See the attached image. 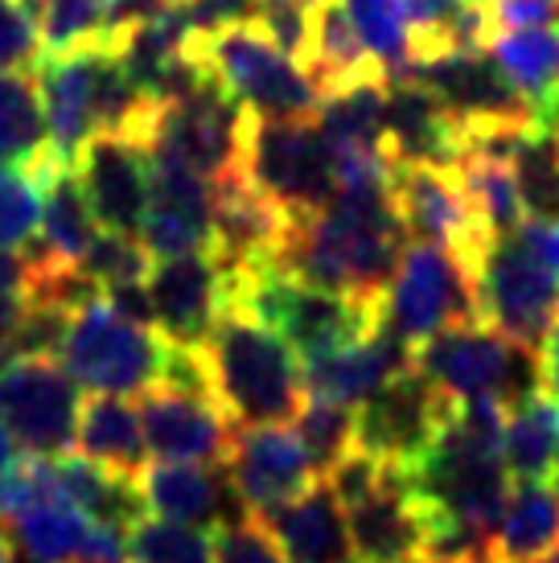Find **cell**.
I'll return each instance as SVG.
<instances>
[{
	"mask_svg": "<svg viewBox=\"0 0 559 563\" xmlns=\"http://www.w3.org/2000/svg\"><path fill=\"white\" fill-rule=\"evenodd\" d=\"M206 387L234 428L288 423L305 404V366L276 329L243 309H227L198 350Z\"/></svg>",
	"mask_w": 559,
	"mask_h": 563,
	"instance_id": "6da1fadb",
	"label": "cell"
},
{
	"mask_svg": "<svg viewBox=\"0 0 559 563\" xmlns=\"http://www.w3.org/2000/svg\"><path fill=\"white\" fill-rule=\"evenodd\" d=\"M186 54L255 120H317L321 111V91L309 70L288 58L255 21L189 33Z\"/></svg>",
	"mask_w": 559,
	"mask_h": 563,
	"instance_id": "7a4b0ae2",
	"label": "cell"
},
{
	"mask_svg": "<svg viewBox=\"0 0 559 563\" xmlns=\"http://www.w3.org/2000/svg\"><path fill=\"white\" fill-rule=\"evenodd\" d=\"M63 371L78 391L95 395H140L169 375L173 345L156 325H140L120 309H111L103 292L83 300L58 345Z\"/></svg>",
	"mask_w": 559,
	"mask_h": 563,
	"instance_id": "3957f363",
	"label": "cell"
},
{
	"mask_svg": "<svg viewBox=\"0 0 559 563\" xmlns=\"http://www.w3.org/2000/svg\"><path fill=\"white\" fill-rule=\"evenodd\" d=\"M412 366L432 378L449 399L494 395L502 404H523L544 391L539 383V350L502 338L490 325H457L428 338L412 350Z\"/></svg>",
	"mask_w": 559,
	"mask_h": 563,
	"instance_id": "277c9868",
	"label": "cell"
},
{
	"mask_svg": "<svg viewBox=\"0 0 559 563\" xmlns=\"http://www.w3.org/2000/svg\"><path fill=\"white\" fill-rule=\"evenodd\" d=\"M239 169L288 219L326 210L333 198V157L313 120H255L248 111Z\"/></svg>",
	"mask_w": 559,
	"mask_h": 563,
	"instance_id": "5b68a950",
	"label": "cell"
},
{
	"mask_svg": "<svg viewBox=\"0 0 559 563\" xmlns=\"http://www.w3.org/2000/svg\"><path fill=\"white\" fill-rule=\"evenodd\" d=\"M457 325H482L473 276L436 243L407 239L383 292V329L407 350Z\"/></svg>",
	"mask_w": 559,
	"mask_h": 563,
	"instance_id": "8992f818",
	"label": "cell"
},
{
	"mask_svg": "<svg viewBox=\"0 0 559 563\" xmlns=\"http://www.w3.org/2000/svg\"><path fill=\"white\" fill-rule=\"evenodd\" d=\"M391 202H395L407 239L452 251V260L465 267L469 276L478 272L482 255L497 239L469 206L465 186L452 165L391 161Z\"/></svg>",
	"mask_w": 559,
	"mask_h": 563,
	"instance_id": "52a82bcc",
	"label": "cell"
},
{
	"mask_svg": "<svg viewBox=\"0 0 559 563\" xmlns=\"http://www.w3.org/2000/svg\"><path fill=\"white\" fill-rule=\"evenodd\" d=\"M478 317L502 338L539 350L559 317V272L539 264L518 239L497 235L473 272Z\"/></svg>",
	"mask_w": 559,
	"mask_h": 563,
	"instance_id": "ba28073f",
	"label": "cell"
},
{
	"mask_svg": "<svg viewBox=\"0 0 559 563\" xmlns=\"http://www.w3.org/2000/svg\"><path fill=\"white\" fill-rule=\"evenodd\" d=\"M78 383L54 354H9L0 362V420L30 456H63L75 449Z\"/></svg>",
	"mask_w": 559,
	"mask_h": 563,
	"instance_id": "9c48e42d",
	"label": "cell"
},
{
	"mask_svg": "<svg viewBox=\"0 0 559 563\" xmlns=\"http://www.w3.org/2000/svg\"><path fill=\"white\" fill-rule=\"evenodd\" d=\"M452 407H457V399H449L432 378H424L407 362L404 371L391 375L366 404L354 407V444L362 453L407 470L440 437Z\"/></svg>",
	"mask_w": 559,
	"mask_h": 563,
	"instance_id": "30bf717a",
	"label": "cell"
},
{
	"mask_svg": "<svg viewBox=\"0 0 559 563\" xmlns=\"http://www.w3.org/2000/svg\"><path fill=\"white\" fill-rule=\"evenodd\" d=\"M243 124H248V111L202 70L186 95H177L161 108L149 148H165L198 177L218 181L239 169Z\"/></svg>",
	"mask_w": 559,
	"mask_h": 563,
	"instance_id": "8fae6325",
	"label": "cell"
},
{
	"mask_svg": "<svg viewBox=\"0 0 559 563\" xmlns=\"http://www.w3.org/2000/svg\"><path fill=\"white\" fill-rule=\"evenodd\" d=\"M144 288H149L156 333L173 350H202L218 317L231 309V267L215 251L156 260Z\"/></svg>",
	"mask_w": 559,
	"mask_h": 563,
	"instance_id": "7c38bea8",
	"label": "cell"
},
{
	"mask_svg": "<svg viewBox=\"0 0 559 563\" xmlns=\"http://www.w3.org/2000/svg\"><path fill=\"white\" fill-rule=\"evenodd\" d=\"M140 428L161 465H227L234 423L198 387L161 378L140 391Z\"/></svg>",
	"mask_w": 559,
	"mask_h": 563,
	"instance_id": "4fadbf2b",
	"label": "cell"
},
{
	"mask_svg": "<svg viewBox=\"0 0 559 563\" xmlns=\"http://www.w3.org/2000/svg\"><path fill=\"white\" fill-rule=\"evenodd\" d=\"M140 243L153 260L215 251V194L210 181L165 148H149V210Z\"/></svg>",
	"mask_w": 559,
	"mask_h": 563,
	"instance_id": "5bb4252c",
	"label": "cell"
},
{
	"mask_svg": "<svg viewBox=\"0 0 559 563\" xmlns=\"http://www.w3.org/2000/svg\"><path fill=\"white\" fill-rule=\"evenodd\" d=\"M227 473H231L234 494L248 506V515H264L280 501H293L296 494H305L313 482H321V473L313 465L309 449L296 437V428H284V423L234 428Z\"/></svg>",
	"mask_w": 559,
	"mask_h": 563,
	"instance_id": "9a60e30c",
	"label": "cell"
},
{
	"mask_svg": "<svg viewBox=\"0 0 559 563\" xmlns=\"http://www.w3.org/2000/svg\"><path fill=\"white\" fill-rule=\"evenodd\" d=\"M95 227L111 235H140L149 210V148L120 132H95L75 161Z\"/></svg>",
	"mask_w": 559,
	"mask_h": 563,
	"instance_id": "2e32d148",
	"label": "cell"
},
{
	"mask_svg": "<svg viewBox=\"0 0 559 563\" xmlns=\"http://www.w3.org/2000/svg\"><path fill=\"white\" fill-rule=\"evenodd\" d=\"M346 510L350 548L362 563H424V515L407 494V477L391 465L387 477L354 498Z\"/></svg>",
	"mask_w": 559,
	"mask_h": 563,
	"instance_id": "e0dca14e",
	"label": "cell"
},
{
	"mask_svg": "<svg viewBox=\"0 0 559 563\" xmlns=\"http://www.w3.org/2000/svg\"><path fill=\"white\" fill-rule=\"evenodd\" d=\"M383 153L387 161L457 165L465 153V128L424 82H387L383 99Z\"/></svg>",
	"mask_w": 559,
	"mask_h": 563,
	"instance_id": "ac0fdd59",
	"label": "cell"
},
{
	"mask_svg": "<svg viewBox=\"0 0 559 563\" xmlns=\"http://www.w3.org/2000/svg\"><path fill=\"white\" fill-rule=\"evenodd\" d=\"M140 498L156 518L186 522L198 531H218L248 515L227 465H153L140 473Z\"/></svg>",
	"mask_w": 559,
	"mask_h": 563,
	"instance_id": "d6986e66",
	"label": "cell"
},
{
	"mask_svg": "<svg viewBox=\"0 0 559 563\" xmlns=\"http://www.w3.org/2000/svg\"><path fill=\"white\" fill-rule=\"evenodd\" d=\"M272 543L284 551L288 563H346L350 560V531H346V510L329 482H313L293 501H280L264 515H251Z\"/></svg>",
	"mask_w": 559,
	"mask_h": 563,
	"instance_id": "ffe728a7",
	"label": "cell"
},
{
	"mask_svg": "<svg viewBox=\"0 0 559 563\" xmlns=\"http://www.w3.org/2000/svg\"><path fill=\"white\" fill-rule=\"evenodd\" d=\"M37 87H42V108H46V141L50 153L75 165L83 144L95 136V63L99 46L58 54V58H37Z\"/></svg>",
	"mask_w": 559,
	"mask_h": 563,
	"instance_id": "44dd1931",
	"label": "cell"
},
{
	"mask_svg": "<svg viewBox=\"0 0 559 563\" xmlns=\"http://www.w3.org/2000/svg\"><path fill=\"white\" fill-rule=\"evenodd\" d=\"M407 362H412V350L395 333L379 329L371 338L346 345V350H333L326 358L300 362L305 366V399L358 407L366 404L391 375H399Z\"/></svg>",
	"mask_w": 559,
	"mask_h": 563,
	"instance_id": "7402d4cb",
	"label": "cell"
},
{
	"mask_svg": "<svg viewBox=\"0 0 559 563\" xmlns=\"http://www.w3.org/2000/svg\"><path fill=\"white\" fill-rule=\"evenodd\" d=\"M309 54H305V70L317 82L321 99L338 91H350L358 82H391L383 63L374 58L366 42L358 37L354 21L346 13L342 0H313L309 4Z\"/></svg>",
	"mask_w": 559,
	"mask_h": 563,
	"instance_id": "603a6c76",
	"label": "cell"
},
{
	"mask_svg": "<svg viewBox=\"0 0 559 563\" xmlns=\"http://www.w3.org/2000/svg\"><path fill=\"white\" fill-rule=\"evenodd\" d=\"M559 551V477L514 482L494 534V563H547Z\"/></svg>",
	"mask_w": 559,
	"mask_h": 563,
	"instance_id": "cb8c5ba5",
	"label": "cell"
},
{
	"mask_svg": "<svg viewBox=\"0 0 559 563\" xmlns=\"http://www.w3.org/2000/svg\"><path fill=\"white\" fill-rule=\"evenodd\" d=\"M75 444L87 461L120 473V477H132V482H140L144 461H149L140 411L128 404L124 395H95V399H87L83 411H78Z\"/></svg>",
	"mask_w": 559,
	"mask_h": 563,
	"instance_id": "d4e9b609",
	"label": "cell"
},
{
	"mask_svg": "<svg viewBox=\"0 0 559 563\" xmlns=\"http://www.w3.org/2000/svg\"><path fill=\"white\" fill-rule=\"evenodd\" d=\"M485 54L514 91L530 103L535 120L559 99V25L490 33Z\"/></svg>",
	"mask_w": 559,
	"mask_h": 563,
	"instance_id": "484cf974",
	"label": "cell"
},
{
	"mask_svg": "<svg viewBox=\"0 0 559 563\" xmlns=\"http://www.w3.org/2000/svg\"><path fill=\"white\" fill-rule=\"evenodd\" d=\"M54 485H58V498L75 501L91 522L128 531V527H136L140 518H144L140 482L103 470V465L87 461L83 453L54 456Z\"/></svg>",
	"mask_w": 559,
	"mask_h": 563,
	"instance_id": "4316f807",
	"label": "cell"
},
{
	"mask_svg": "<svg viewBox=\"0 0 559 563\" xmlns=\"http://www.w3.org/2000/svg\"><path fill=\"white\" fill-rule=\"evenodd\" d=\"M95 231L99 227H95L91 206L83 198L75 165L54 169L46 177V189H42V231L33 239V247L42 251L46 260H54V264L78 267L83 255L91 251Z\"/></svg>",
	"mask_w": 559,
	"mask_h": 563,
	"instance_id": "83f0119b",
	"label": "cell"
},
{
	"mask_svg": "<svg viewBox=\"0 0 559 563\" xmlns=\"http://www.w3.org/2000/svg\"><path fill=\"white\" fill-rule=\"evenodd\" d=\"M4 527H9V548H17L30 563H75L95 531L91 518L58 494L33 501L30 510L13 515Z\"/></svg>",
	"mask_w": 559,
	"mask_h": 563,
	"instance_id": "f1b7e54d",
	"label": "cell"
},
{
	"mask_svg": "<svg viewBox=\"0 0 559 563\" xmlns=\"http://www.w3.org/2000/svg\"><path fill=\"white\" fill-rule=\"evenodd\" d=\"M506 470L518 482H539L559 477V404L544 391L527 395L523 404L511 407L506 440H502Z\"/></svg>",
	"mask_w": 559,
	"mask_h": 563,
	"instance_id": "f546056e",
	"label": "cell"
},
{
	"mask_svg": "<svg viewBox=\"0 0 559 563\" xmlns=\"http://www.w3.org/2000/svg\"><path fill=\"white\" fill-rule=\"evenodd\" d=\"M54 169H66L54 153H42L21 165H0V251H21L37 239L42 227V189Z\"/></svg>",
	"mask_w": 559,
	"mask_h": 563,
	"instance_id": "4dcf8cb0",
	"label": "cell"
},
{
	"mask_svg": "<svg viewBox=\"0 0 559 563\" xmlns=\"http://www.w3.org/2000/svg\"><path fill=\"white\" fill-rule=\"evenodd\" d=\"M46 141V108L33 70H0V165L42 157Z\"/></svg>",
	"mask_w": 559,
	"mask_h": 563,
	"instance_id": "1f68e13d",
	"label": "cell"
},
{
	"mask_svg": "<svg viewBox=\"0 0 559 563\" xmlns=\"http://www.w3.org/2000/svg\"><path fill=\"white\" fill-rule=\"evenodd\" d=\"M452 169H457L461 186H465L469 206L478 210V219H482L494 235H511L514 227L527 219V214H523V198H518V181H514V165L506 157L469 148V153L457 157Z\"/></svg>",
	"mask_w": 559,
	"mask_h": 563,
	"instance_id": "d6a6232c",
	"label": "cell"
},
{
	"mask_svg": "<svg viewBox=\"0 0 559 563\" xmlns=\"http://www.w3.org/2000/svg\"><path fill=\"white\" fill-rule=\"evenodd\" d=\"M37 37H42V58L75 54V49L99 46V37L108 33L111 0H25Z\"/></svg>",
	"mask_w": 559,
	"mask_h": 563,
	"instance_id": "836d02e7",
	"label": "cell"
},
{
	"mask_svg": "<svg viewBox=\"0 0 559 563\" xmlns=\"http://www.w3.org/2000/svg\"><path fill=\"white\" fill-rule=\"evenodd\" d=\"M514 181L527 219L559 222V141L547 128H530L514 148Z\"/></svg>",
	"mask_w": 559,
	"mask_h": 563,
	"instance_id": "e575fe53",
	"label": "cell"
},
{
	"mask_svg": "<svg viewBox=\"0 0 559 563\" xmlns=\"http://www.w3.org/2000/svg\"><path fill=\"white\" fill-rule=\"evenodd\" d=\"M358 37L366 42L374 58L383 63L391 82L412 79V58H407V21L404 0H342Z\"/></svg>",
	"mask_w": 559,
	"mask_h": 563,
	"instance_id": "d590c367",
	"label": "cell"
},
{
	"mask_svg": "<svg viewBox=\"0 0 559 563\" xmlns=\"http://www.w3.org/2000/svg\"><path fill=\"white\" fill-rule=\"evenodd\" d=\"M128 563H215L210 531L169 522V518H140L128 527Z\"/></svg>",
	"mask_w": 559,
	"mask_h": 563,
	"instance_id": "8d00e7d4",
	"label": "cell"
},
{
	"mask_svg": "<svg viewBox=\"0 0 559 563\" xmlns=\"http://www.w3.org/2000/svg\"><path fill=\"white\" fill-rule=\"evenodd\" d=\"M296 437L309 449L317 473L326 477L354 449V407H338L326 399H305L296 411Z\"/></svg>",
	"mask_w": 559,
	"mask_h": 563,
	"instance_id": "74e56055",
	"label": "cell"
},
{
	"mask_svg": "<svg viewBox=\"0 0 559 563\" xmlns=\"http://www.w3.org/2000/svg\"><path fill=\"white\" fill-rule=\"evenodd\" d=\"M78 272L103 292V288H120V284H144L153 272V255L144 251V243H136V235H111L99 231L91 243V251L83 255Z\"/></svg>",
	"mask_w": 559,
	"mask_h": 563,
	"instance_id": "f35d334b",
	"label": "cell"
},
{
	"mask_svg": "<svg viewBox=\"0 0 559 563\" xmlns=\"http://www.w3.org/2000/svg\"><path fill=\"white\" fill-rule=\"evenodd\" d=\"M251 21L276 42L288 58L305 66V54H309V0H255V13Z\"/></svg>",
	"mask_w": 559,
	"mask_h": 563,
	"instance_id": "ab89813d",
	"label": "cell"
},
{
	"mask_svg": "<svg viewBox=\"0 0 559 563\" xmlns=\"http://www.w3.org/2000/svg\"><path fill=\"white\" fill-rule=\"evenodd\" d=\"M215 543V563H288L284 551L272 543V534L255 522L251 515H243L239 522H227L210 534Z\"/></svg>",
	"mask_w": 559,
	"mask_h": 563,
	"instance_id": "60d3db41",
	"label": "cell"
},
{
	"mask_svg": "<svg viewBox=\"0 0 559 563\" xmlns=\"http://www.w3.org/2000/svg\"><path fill=\"white\" fill-rule=\"evenodd\" d=\"M42 37L25 0H0V70H25L37 63Z\"/></svg>",
	"mask_w": 559,
	"mask_h": 563,
	"instance_id": "b9f144b4",
	"label": "cell"
},
{
	"mask_svg": "<svg viewBox=\"0 0 559 563\" xmlns=\"http://www.w3.org/2000/svg\"><path fill=\"white\" fill-rule=\"evenodd\" d=\"M490 33L559 25V0H482Z\"/></svg>",
	"mask_w": 559,
	"mask_h": 563,
	"instance_id": "7bdbcfd3",
	"label": "cell"
},
{
	"mask_svg": "<svg viewBox=\"0 0 559 563\" xmlns=\"http://www.w3.org/2000/svg\"><path fill=\"white\" fill-rule=\"evenodd\" d=\"M21 309H25V260L13 251H0V362L13 350Z\"/></svg>",
	"mask_w": 559,
	"mask_h": 563,
	"instance_id": "ee69618b",
	"label": "cell"
},
{
	"mask_svg": "<svg viewBox=\"0 0 559 563\" xmlns=\"http://www.w3.org/2000/svg\"><path fill=\"white\" fill-rule=\"evenodd\" d=\"M514 239H518V243H523L539 264H547L551 272H559V222L523 219L518 227H514Z\"/></svg>",
	"mask_w": 559,
	"mask_h": 563,
	"instance_id": "f6af8a7d",
	"label": "cell"
},
{
	"mask_svg": "<svg viewBox=\"0 0 559 563\" xmlns=\"http://www.w3.org/2000/svg\"><path fill=\"white\" fill-rule=\"evenodd\" d=\"M539 350H544V354H539V383H544V395L559 404V317H556V325L547 329V338Z\"/></svg>",
	"mask_w": 559,
	"mask_h": 563,
	"instance_id": "bcb514c9",
	"label": "cell"
},
{
	"mask_svg": "<svg viewBox=\"0 0 559 563\" xmlns=\"http://www.w3.org/2000/svg\"><path fill=\"white\" fill-rule=\"evenodd\" d=\"M21 465V453H17V440L13 432L4 428V420H0V485L13 477V470Z\"/></svg>",
	"mask_w": 559,
	"mask_h": 563,
	"instance_id": "7dc6e473",
	"label": "cell"
},
{
	"mask_svg": "<svg viewBox=\"0 0 559 563\" xmlns=\"http://www.w3.org/2000/svg\"><path fill=\"white\" fill-rule=\"evenodd\" d=\"M551 124H559V99L544 111V115H539V128H551Z\"/></svg>",
	"mask_w": 559,
	"mask_h": 563,
	"instance_id": "c3c4849f",
	"label": "cell"
},
{
	"mask_svg": "<svg viewBox=\"0 0 559 563\" xmlns=\"http://www.w3.org/2000/svg\"><path fill=\"white\" fill-rule=\"evenodd\" d=\"M0 551H13L9 548V527H4V518H0Z\"/></svg>",
	"mask_w": 559,
	"mask_h": 563,
	"instance_id": "681fc988",
	"label": "cell"
},
{
	"mask_svg": "<svg viewBox=\"0 0 559 563\" xmlns=\"http://www.w3.org/2000/svg\"><path fill=\"white\" fill-rule=\"evenodd\" d=\"M0 563H13V555H9V551H0Z\"/></svg>",
	"mask_w": 559,
	"mask_h": 563,
	"instance_id": "f907efd6",
	"label": "cell"
},
{
	"mask_svg": "<svg viewBox=\"0 0 559 563\" xmlns=\"http://www.w3.org/2000/svg\"><path fill=\"white\" fill-rule=\"evenodd\" d=\"M547 563H559V551H556V555H551V560H547Z\"/></svg>",
	"mask_w": 559,
	"mask_h": 563,
	"instance_id": "816d5d0a",
	"label": "cell"
},
{
	"mask_svg": "<svg viewBox=\"0 0 559 563\" xmlns=\"http://www.w3.org/2000/svg\"><path fill=\"white\" fill-rule=\"evenodd\" d=\"M346 563H362V560H346Z\"/></svg>",
	"mask_w": 559,
	"mask_h": 563,
	"instance_id": "f5cc1de1",
	"label": "cell"
},
{
	"mask_svg": "<svg viewBox=\"0 0 559 563\" xmlns=\"http://www.w3.org/2000/svg\"><path fill=\"white\" fill-rule=\"evenodd\" d=\"M309 4H313V0H309Z\"/></svg>",
	"mask_w": 559,
	"mask_h": 563,
	"instance_id": "db71d44e",
	"label": "cell"
}]
</instances>
